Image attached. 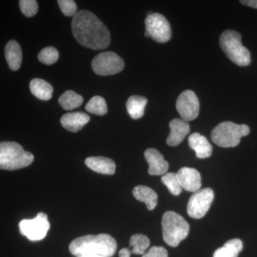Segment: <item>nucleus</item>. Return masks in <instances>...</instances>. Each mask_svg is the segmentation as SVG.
Here are the masks:
<instances>
[{"label": "nucleus", "instance_id": "nucleus-1", "mask_svg": "<svg viewBox=\"0 0 257 257\" xmlns=\"http://www.w3.org/2000/svg\"><path fill=\"white\" fill-rule=\"evenodd\" d=\"M72 33L75 40L93 50H104L111 41L110 33L104 23L88 10H81L72 19Z\"/></svg>", "mask_w": 257, "mask_h": 257}, {"label": "nucleus", "instance_id": "nucleus-2", "mask_svg": "<svg viewBox=\"0 0 257 257\" xmlns=\"http://www.w3.org/2000/svg\"><path fill=\"white\" fill-rule=\"evenodd\" d=\"M117 248L116 240L106 234L86 235L74 239L69 244V251L74 256L99 255L112 256Z\"/></svg>", "mask_w": 257, "mask_h": 257}, {"label": "nucleus", "instance_id": "nucleus-3", "mask_svg": "<svg viewBox=\"0 0 257 257\" xmlns=\"http://www.w3.org/2000/svg\"><path fill=\"white\" fill-rule=\"evenodd\" d=\"M34 155L25 151L20 144L15 142H2L0 144V168L16 170L31 165Z\"/></svg>", "mask_w": 257, "mask_h": 257}, {"label": "nucleus", "instance_id": "nucleus-4", "mask_svg": "<svg viewBox=\"0 0 257 257\" xmlns=\"http://www.w3.org/2000/svg\"><path fill=\"white\" fill-rule=\"evenodd\" d=\"M162 226L163 239L172 247L178 246L179 243L188 236V223L175 211H166L162 216Z\"/></svg>", "mask_w": 257, "mask_h": 257}, {"label": "nucleus", "instance_id": "nucleus-5", "mask_svg": "<svg viewBox=\"0 0 257 257\" xmlns=\"http://www.w3.org/2000/svg\"><path fill=\"white\" fill-rule=\"evenodd\" d=\"M219 44L225 55L234 64L244 67L251 63L249 51L243 46L241 35L237 32L226 30L223 32Z\"/></svg>", "mask_w": 257, "mask_h": 257}, {"label": "nucleus", "instance_id": "nucleus-6", "mask_svg": "<svg viewBox=\"0 0 257 257\" xmlns=\"http://www.w3.org/2000/svg\"><path fill=\"white\" fill-rule=\"evenodd\" d=\"M249 133L250 128L247 125L224 121L212 130L211 139L218 146L229 148L237 146L241 138L247 136Z\"/></svg>", "mask_w": 257, "mask_h": 257}, {"label": "nucleus", "instance_id": "nucleus-7", "mask_svg": "<svg viewBox=\"0 0 257 257\" xmlns=\"http://www.w3.org/2000/svg\"><path fill=\"white\" fill-rule=\"evenodd\" d=\"M20 234L26 236L30 241H40L47 236L50 229V221L45 213L40 212L36 217L23 219L19 224Z\"/></svg>", "mask_w": 257, "mask_h": 257}, {"label": "nucleus", "instance_id": "nucleus-8", "mask_svg": "<svg viewBox=\"0 0 257 257\" xmlns=\"http://www.w3.org/2000/svg\"><path fill=\"white\" fill-rule=\"evenodd\" d=\"M146 32L145 36L160 43L170 41L172 32L170 24L164 15L153 13L147 17L145 20Z\"/></svg>", "mask_w": 257, "mask_h": 257}, {"label": "nucleus", "instance_id": "nucleus-9", "mask_svg": "<svg viewBox=\"0 0 257 257\" xmlns=\"http://www.w3.org/2000/svg\"><path fill=\"white\" fill-rule=\"evenodd\" d=\"M92 67L93 71L98 75H113L123 70L124 62L114 52H101L93 59Z\"/></svg>", "mask_w": 257, "mask_h": 257}, {"label": "nucleus", "instance_id": "nucleus-10", "mask_svg": "<svg viewBox=\"0 0 257 257\" xmlns=\"http://www.w3.org/2000/svg\"><path fill=\"white\" fill-rule=\"evenodd\" d=\"M214 199V192L210 188L200 189L194 192L191 196L187 204V213L189 216L194 219L204 217L209 211Z\"/></svg>", "mask_w": 257, "mask_h": 257}, {"label": "nucleus", "instance_id": "nucleus-11", "mask_svg": "<svg viewBox=\"0 0 257 257\" xmlns=\"http://www.w3.org/2000/svg\"><path fill=\"white\" fill-rule=\"evenodd\" d=\"M176 107L182 119L186 121H192L199 115V99L193 91H184L179 96Z\"/></svg>", "mask_w": 257, "mask_h": 257}, {"label": "nucleus", "instance_id": "nucleus-12", "mask_svg": "<svg viewBox=\"0 0 257 257\" xmlns=\"http://www.w3.org/2000/svg\"><path fill=\"white\" fill-rule=\"evenodd\" d=\"M145 157L149 164L148 173L150 175H165L167 173L170 165L156 149H147Z\"/></svg>", "mask_w": 257, "mask_h": 257}, {"label": "nucleus", "instance_id": "nucleus-13", "mask_svg": "<svg viewBox=\"0 0 257 257\" xmlns=\"http://www.w3.org/2000/svg\"><path fill=\"white\" fill-rule=\"evenodd\" d=\"M182 189L190 192L200 190L202 187V178L200 173L197 170L189 167H182L177 173Z\"/></svg>", "mask_w": 257, "mask_h": 257}, {"label": "nucleus", "instance_id": "nucleus-14", "mask_svg": "<svg viewBox=\"0 0 257 257\" xmlns=\"http://www.w3.org/2000/svg\"><path fill=\"white\" fill-rule=\"evenodd\" d=\"M170 134L167 139V145L177 147L183 142L190 132V126L187 121L183 119H175L170 123Z\"/></svg>", "mask_w": 257, "mask_h": 257}, {"label": "nucleus", "instance_id": "nucleus-15", "mask_svg": "<svg viewBox=\"0 0 257 257\" xmlns=\"http://www.w3.org/2000/svg\"><path fill=\"white\" fill-rule=\"evenodd\" d=\"M90 120L89 115L82 111L69 112L64 114L60 119L61 124L66 130L72 133H77L82 130Z\"/></svg>", "mask_w": 257, "mask_h": 257}, {"label": "nucleus", "instance_id": "nucleus-16", "mask_svg": "<svg viewBox=\"0 0 257 257\" xmlns=\"http://www.w3.org/2000/svg\"><path fill=\"white\" fill-rule=\"evenodd\" d=\"M85 165L90 170L102 175H112L116 170V165L114 161L108 157H88L85 160Z\"/></svg>", "mask_w": 257, "mask_h": 257}, {"label": "nucleus", "instance_id": "nucleus-17", "mask_svg": "<svg viewBox=\"0 0 257 257\" xmlns=\"http://www.w3.org/2000/svg\"><path fill=\"white\" fill-rule=\"evenodd\" d=\"M189 145L196 152L198 158L205 159L211 157L212 146L207 139L199 133H193L189 137Z\"/></svg>", "mask_w": 257, "mask_h": 257}, {"label": "nucleus", "instance_id": "nucleus-18", "mask_svg": "<svg viewBox=\"0 0 257 257\" xmlns=\"http://www.w3.org/2000/svg\"><path fill=\"white\" fill-rule=\"evenodd\" d=\"M5 53L10 68L13 71H18L21 67L23 60V52L18 42L10 40L5 46Z\"/></svg>", "mask_w": 257, "mask_h": 257}, {"label": "nucleus", "instance_id": "nucleus-19", "mask_svg": "<svg viewBox=\"0 0 257 257\" xmlns=\"http://www.w3.org/2000/svg\"><path fill=\"white\" fill-rule=\"evenodd\" d=\"M133 192L135 199L145 203L149 210H153L157 207L158 195L153 189L147 186L140 185L135 187Z\"/></svg>", "mask_w": 257, "mask_h": 257}, {"label": "nucleus", "instance_id": "nucleus-20", "mask_svg": "<svg viewBox=\"0 0 257 257\" xmlns=\"http://www.w3.org/2000/svg\"><path fill=\"white\" fill-rule=\"evenodd\" d=\"M30 88L32 94L41 100H50L53 94V87L50 83L44 79H32L30 82Z\"/></svg>", "mask_w": 257, "mask_h": 257}, {"label": "nucleus", "instance_id": "nucleus-21", "mask_svg": "<svg viewBox=\"0 0 257 257\" xmlns=\"http://www.w3.org/2000/svg\"><path fill=\"white\" fill-rule=\"evenodd\" d=\"M147 103V99L145 96L138 95L130 96L126 104L128 114L134 119H138L143 117L145 114Z\"/></svg>", "mask_w": 257, "mask_h": 257}, {"label": "nucleus", "instance_id": "nucleus-22", "mask_svg": "<svg viewBox=\"0 0 257 257\" xmlns=\"http://www.w3.org/2000/svg\"><path fill=\"white\" fill-rule=\"evenodd\" d=\"M243 243L239 239H233L226 241L224 246L214 251L213 257H238L242 251Z\"/></svg>", "mask_w": 257, "mask_h": 257}, {"label": "nucleus", "instance_id": "nucleus-23", "mask_svg": "<svg viewBox=\"0 0 257 257\" xmlns=\"http://www.w3.org/2000/svg\"><path fill=\"white\" fill-rule=\"evenodd\" d=\"M83 101L84 99L82 96L72 90L66 91L59 98L60 106L67 111L79 107L82 105Z\"/></svg>", "mask_w": 257, "mask_h": 257}, {"label": "nucleus", "instance_id": "nucleus-24", "mask_svg": "<svg viewBox=\"0 0 257 257\" xmlns=\"http://www.w3.org/2000/svg\"><path fill=\"white\" fill-rule=\"evenodd\" d=\"M150 245V240L145 235L135 234L130 238V246L133 247L132 253L135 254H145Z\"/></svg>", "mask_w": 257, "mask_h": 257}, {"label": "nucleus", "instance_id": "nucleus-25", "mask_svg": "<svg viewBox=\"0 0 257 257\" xmlns=\"http://www.w3.org/2000/svg\"><path fill=\"white\" fill-rule=\"evenodd\" d=\"M85 109L92 114L103 116L107 113V106L105 99L100 96H93L86 104Z\"/></svg>", "mask_w": 257, "mask_h": 257}, {"label": "nucleus", "instance_id": "nucleus-26", "mask_svg": "<svg viewBox=\"0 0 257 257\" xmlns=\"http://www.w3.org/2000/svg\"><path fill=\"white\" fill-rule=\"evenodd\" d=\"M162 182L173 195L178 196L182 193V185L177 174L172 172L166 174L162 176Z\"/></svg>", "mask_w": 257, "mask_h": 257}, {"label": "nucleus", "instance_id": "nucleus-27", "mask_svg": "<svg viewBox=\"0 0 257 257\" xmlns=\"http://www.w3.org/2000/svg\"><path fill=\"white\" fill-rule=\"evenodd\" d=\"M38 59L42 63L52 65L57 62L59 59V52L55 47H47L40 51Z\"/></svg>", "mask_w": 257, "mask_h": 257}, {"label": "nucleus", "instance_id": "nucleus-28", "mask_svg": "<svg viewBox=\"0 0 257 257\" xmlns=\"http://www.w3.org/2000/svg\"><path fill=\"white\" fill-rule=\"evenodd\" d=\"M19 3L22 13L28 18L35 16L38 12V4L35 0H20Z\"/></svg>", "mask_w": 257, "mask_h": 257}, {"label": "nucleus", "instance_id": "nucleus-29", "mask_svg": "<svg viewBox=\"0 0 257 257\" xmlns=\"http://www.w3.org/2000/svg\"><path fill=\"white\" fill-rule=\"evenodd\" d=\"M61 11L65 16L74 17L77 14V7L73 0H59L57 1Z\"/></svg>", "mask_w": 257, "mask_h": 257}, {"label": "nucleus", "instance_id": "nucleus-30", "mask_svg": "<svg viewBox=\"0 0 257 257\" xmlns=\"http://www.w3.org/2000/svg\"><path fill=\"white\" fill-rule=\"evenodd\" d=\"M143 257H168V252L165 248L162 246H152Z\"/></svg>", "mask_w": 257, "mask_h": 257}, {"label": "nucleus", "instance_id": "nucleus-31", "mask_svg": "<svg viewBox=\"0 0 257 257\" xmlns=\"http://www.w3.org/2000/svg\"><path fill=\"white\" fill-rule=\"evenodd\" d=\"M240 3L245 6L251 7L257 9V0H244V1H240Z\"/></svg>", "mask_w": 257, "mask_h": 257}, {"label": "nucleus", "instance_id": "nucleus-32", "mask_svg": "<svg viewBox=\"0 0 257 257\" xmlns=\"http://www.w3.org/2000/svg\"><path fill=\"white\" fill-rule=\"evenodd\" d=\"M132 250L127 248H124L120 250L119 252V257H130L131 256Z\"/></svg>", "mask_w": 257, "mask_h": 257}, {"label": "nucleus", "instance_id": "nucleus-33", "mask_svg": "<svg viewBox=\"0 0 257 257\" xmlns=\"http://www.w3.org/2000/svg\"><path fill=\"white\" fill-rule=\"evenodd\" d=\"M76 257H107L104 256H99V255H84V256H78Z\"/></svg>", "mask_w": 257, "mask_h": 257}]
</instances>
